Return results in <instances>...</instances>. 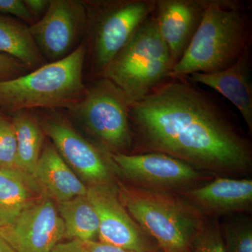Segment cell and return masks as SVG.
Masks as SVG:
<instances>
[{"label": "cell", "mask_w": 252, "mask_h": 252, "mask_svg": "<svg viewBox=\"0 0 252 252\" xmlns=\"http://www.w3.org/2000/svg\"><path fill=\"white\" fill-rule=\"evenodd\" d=\"M133 136L142 152L167 154L200 172L250 171L251 146L222 109L186 78H169L130 104Z\"/></svg>", "instance_id": "obj_1"}, {"label": "cell", "mask_w": 252, "mask_h": 252, "mask_svg": "<svg viewBox=\"0 0 252 252\" xmlns=\"http://www.w3.org/2000/svg\"><path fill=\"white\" fill-rule=\"evenodd\" d=\"M250 16L233 0H209L201 22L169 78L220 72L250 51Z\"/></svg>", "instance_id": "obj_2"}, {"label": "cell", "mask_w": 252, "mask_h": 252, "mask_svg": "<svg viewBox=\"0 0 252 252\" xmlns=\"http://www.w3.org/2000/svg\"><path fill=\"white\" fill-rule=\"evenodd\" d=\"M117 191L129 215L163 252H189L206 220L195 205L172 192L123 185Z\"/></svg>", "instance_id": "obj_3"}, {"label": "cell", "mask_w": 252, "mask_h": 252, "mask_svg": "<svg viewBox=\"0 0 252 252\" xmlns=\"http://www.w3.org/2000/svg\"><path fill=\"white\" fill-rule=\"evenodd\" d=\"M86 53V43H81L61 61L0 81V110L13 114L32 109L70 107L86 91L83 81Z\"/></svg>", "instance_id": "obj_4"}, {"label": "cell", "mask_w": 252, "mask_h": 252, "mask_svg": "<svg viewBox=\"0 0 252 252\" xmlns=\"http://www.w3.org/2000/svg\"><path fill=\"white\" fill-rule=\"evenodd\" d=\"M173 65L153 13L102 75L117 86L132 104L167 80Z\"/></svg>", "instance_id": "obj_5"}, {"label": "cell", "mask_w": 252, "mask_h": 252, "mask_svg": "<svg viewBox=\"0 0 252 252\" xmlns=\"http://www.w3.org/2000/svg\"><path fill=\"white\" fill-rule=\"evenodd\" d=\"M130 104L122 91L103 77L86 88L83 97L67 110L111 154H126L134 138Z\"/></svg>", "instance_id": "obj_6"}, {"label": "cell", "mask_w": 252, "mask_h": 252, "mask_svg": "<svg viewBox=\"0 0 252 252\" xmlns=\"http://www.w3.org/2000/svg\"><path fill=\"white\" fill-rule=\"evenodd\" d=\"M156 0L95 1L91 33L93 67L102 74L155 11Z\"/></svg>", "instance_id": "obj_7"}, {"label": "cell", "mask_w": 252, "mask_h": 252, "mask_svg": "<svg viewBox=\"0 0 252 252\" xmlns=\"http://www.w3.org/2000/svg\"><path fill=\"white\" fill-rule=\"evenodd\" d=\"M110 157L112 165L141 188L181 193L198 187L205 179L203 172L165 154H110Z\"/></svg>", "instance_id": "obj_8"}, {"label": "cell", "mask_w": 252, "mask_h": 252, "mask_svg": "<svg viewBox=\"0 0 252 252\" xmlns=\"http://www.w3.org/2000/svg\"><path fill=\"white\" fill-rule=\"evenodd\" d=\"M89 27L86 3L78 0H50L49 9L29 31L43 59L48 63L72 54Z\"/></svg>", "instance_id": "obj_9"}, {"label": "cell", "mask_w": 252, "mask_h": 252, "mask_svg": "<svg viewBox=\"0 0 252 252\" xmlns=\"http://www.w3.org/2000/svg\"><path fill=\"white\" fill-rule=\"evenodd\" d=\"M86 195L98 216L99 241L131 252L158 250L121 203L115 185L87 186Z\"/></svg>", "instance_id": "obj_10"}, {"label": "cell", "mask_w": 252, "mask_h": 252, "mask_svg": "<svg viewBox=\"0 0 252 252\" xmlns=\"http://www.w3.org/2000/svg\"><path fill=\"white\" fill-rule=\"evenodd\" d=\"M39 122L63 160L87 186L114 185L110 155L108 159L100 149L60 118L46 116Z\"/></svg>", "instance_id": "obj_11"}, {"label": "cell", "mask_w": 252, "mask_h": 252, "mask_svg": "<svg viewBox=\"0 0 252 252\" xmlns=\"http://www.w3.org/2000/svg\"><path fill=\"white\" fill-rule=\"evenodd\" d=\"M0 235L15 252H51L64 238V225L56 203L44 196L0 228Z\"/></svg>", "instance_id": "obj_12"}, {"label": "cell", "mask_w": 252, "mask_h": 252, "mask_svg": "<svg viewBox=\"0 0 252 252\" xmlns=\"http://www.w3.org/2000/svg\"><path fill=\"white\" fill-rule=\"evenodd\" d=\"M209 0H158L154 15L174 65L180 61L201 22ZM173 65V66H174Z\"/></svg>", "instance_id": "obj_13"}, {"label": "cell", "mask_w": 252, "mask_h": 252, "mask_svg": "<svg viewBox=\"0 0 252 252\" xmlns=\"http://www.w3.org/2000/svg\"><path fill=\"white\" fill-rule=\"evenodd\" d=\"M181 193L204 215H235L251 209L252 180L220 177Z\"/></svg>", "instance_id": "obj_14"}, {"label": "cell", "mask_w": 252, "mask_h": 252, "mask_svg": "<svg viewBox=\"0 0 252 252\" xmlns=\"http://www.w3.org/2000/svg\"><path fill=\"white\" fill-rule=\"evenodd\" d=\"M250 51L230 67L220 72L195 73L186 79L207 86L228 99L241 114L250 132L252 131V81Z\"/></svg>", "instance_id": "obj_15"}, {"label": "cell", "mask_w": 252, "mask_h": 252, "mask_svg": "<svg viewBox=\"0 0 252 252\" xmlns=\"http://www.w3.org/2000/svg\"><path fill=\"white\" fill-rule=\"evenodd\" d=\"M33 180L44 196L56 204L87 193V185L79 180L53 144L41 151Z\"/></svg>", "instance_id": "obj_16"}, {"label": "cell", "mask_w": 252, "mask_h": 252, "mask_svg": "<svg viewBox=\"0 0 252 252\" xmlns=\"http://www.w3.org/2000/svg\"><path fill=\"white\" fill-rule=\"evenodd\" d=\"M44 196L31 177L18 170L0 169V228Z\"/></svg>", "instance_id": "obj_17"}, {"label": "cell", "mask_w": 252, "mask_h": 252, "mask_svg": "<svg viewBox=\"0 0 252 252\" xmlns=\"http://www.w3.org/2000/svg\"><path fill=\"white\" fill-rule=\"evenodd\" d=\"M12 115L11 121L17 143L16 170L32 178L42 151L44 130L40 122L27 110L18 111Z\"/></svg>", "instance_id": "obj_18"}, {"label": "cell", "mask_w": 252, "mask_h": 252, "mask_svg": "<svg viewBox=\"0 0 252 252\" xmlns=\"http://www.w3.org/2000/svg\"><path fill=\"white\" fill-rule=\"evenodd\" d=\"M0 53L17 60L29 71L34 70L45 64L32 38L29 26L16 18L1 14Z\"/></svg>", "instance_id": "obj_19"}, {"label": "cell", "mask_w": 252, "mask_h": 252, "mask_svg": "<svg viewBox=\"0 0 252 252\" xmlns=\"http://www.w3.org/2000/svg\"><path fill=\"white\" fill-rule=\"evenodd\" d=\"M64 225V238L79 241L95 240L99 219L87 195L56 204Z\"/></svg>", "instance_id": "obj_20"}, {"label": "cell", "mask_w": 252, "mask_h": 252, "mask_svg": "<svg viewBox=\"0 0 252 252\" xmlns=\"http://www.w3.org/2000/svg\"><path fill=\"white\" fill-rule=\"evenodd\" d=\"M227 252H252V223L245 215H236L220 225Z\"/></svg>", "instance_id": "obj_21"}, {"label": "cell", "mask_w": 252, "mask_h": 252, "mask_svg": "<svg viewBox=\"0 0 252 252\" xmlns=\"http://www.w3.org/2000/svg\"><path fill=\"white\" fill-rule=\"evenodd\" d=\"M190 252H227L220 225L216 220H205L190 245Z\"/></svg>", "instance_id": "obj_22"}, {"label": "cell", "mask_w": 252, "mask_h": 252, "mask_svg": "<svg viewBox=\"0 0 252 252\" xmlns=\"http://www.w3.org/2000/svg\"><path fill=\"white\" fill-rule=\"evenodd\" d=\"M17 143L11 119H0V169L16 170Z\"/></svg>", "instance_id": "obj_23"}, {"label": "cell", "mask_w": 252, "mask_h": 252, "mask_svg": "<svg viewBox=\"0 0 252 252\" xmlns=\"http://www.w3.org/2000/svg\"><path fill=\"white\" fill-rule=\"evenodd\" d=\"M0 14L14 16L16 19L32 24L34 19L23 0H0Z\"/></svg>", "instance_id": "obj_24"}, {"label": "cell", "mask_w": 252, "mask_h": 252, "mask_svg": "<svg viewBox=\"0 0 252 252\" xmlns=\"http://www.w3.org/2000/svg\"><path fill=\"white\" fill-rule=\"evenodd\" d=\"M28 72L29 70L22 63L8 55L0 53V81L21 77Z\"/></svg>", "instance_id": "obj_25"}, {"label": "cell", "mask_w": 252, "mask_h": 252, "mask_svg": "<svg viewBox=\"0 0 252 252\" xmlns=\"http://www.w3.org/2000/svg\"><path fill=\"white\" fill-rule=\"evenodd\" d=\"M79 243L84 252H131L99 240H86L79 241Z\"/></svg>", "instance_id": "obj_26"}, {"label": "cell", "mask_w": 252, "mask_h": 252, "mask_svg": "<svg viewBox=\"0 0 252 252\" xmlns=\"http://www.w3.org/2000/svg\"><path fill=\"white\" fill-rule=\"evenodd\" d=\"M26 7L33 17H42L46 14L50 0H23Z\"/></svg>", "instance_id": "obj_27"}, {"label": "cell", "mask_w": 252, "mask_h": 252, "mask_svg": "<svg viewBox=\"0 0 252 252\" xmlns=\"http://www.w3.org/2000/svg\"><path fill=\"white\" fill-rule=\"evenodd\" d=\"M51 252H84L79 240H73L60 243Z\"/></svg>", "instance_id": "obj_28"}, {"label": "cell", "mask_w": 252, "mask_h": 252, "mask_svg": "<svg viewBox=\"0 0 252 252\" xmlns=\"http://www.w3.org/2000/svg\"><path fill=\"white\" fill-rule=\"evenodd\" d=\"M0 252H15L0 235Z\"/></svg>", "instance_id": "obj_29"}, {"label": "cell", "mask_w": 252, "mask_h": 252, "mask_svg": "<svg viewBox=\"0 0 252 252\" xmlns=\"http://www.w3.org/2000/svg\"><path fill=\"white\" fill-rule=\"evenodd\" d=\"M5 116L3 115L2 114H1V112H0V119H3V118H4Z\"/></svg>", "instance_id": "obj_30"}, {"label": "cell", "mask_w": 252, "mask_h": 252, "mask_svg": "<svg viewBox=\"0 0 252 252\" xmlns=\"http://www.w3.org/2000/svg\"><path fill=\"white\" fill-rule=\"evenodd\" d=\"M153 252H163L162 251V250H160V249H158V250H157V251Z\"/></svg>", "instance_id": "obj_31"}, {"label": "cell", "mask_w": 252, "mask_h": 252, "mask_svg": "<svg viewBox=\"0 0 252 252\" xmlns=\"http://www.w3.org/2000/svg\"><path fill=\"white\" fill-rule=\"evenodd\" d=\"M190 252L189 251V252Z\"/></svg>", "instance_id": "obj_32"}]
</instances>
